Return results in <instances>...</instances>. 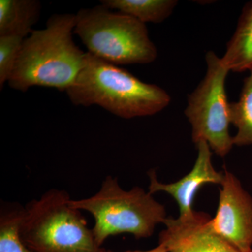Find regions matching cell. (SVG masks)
<instances>
[{
  "label": "cell",
  "mask_w": 252,
  "mask_h": 252,
  "mask_svg": "<svg viewBox=\"0 0 252 252\" xmlns=\"http://www.w3.org/2000/svg\"><path fill=\"white\" fill-rule=\"evenodd\" d=\"M24 207L16 203H1L0 252H32L23 243L19 227Z\"/></svg>",
  "instance_id": "5bb4252c"
},
{
  "label": "cell",
  "mask_w": 252,
  "mask_h": 252,
  "mask_svg": "<svg viewBox=\"0 0 252 252\" xmlns=\"http://www.w3.org/2000/svg\"><path fill=\"white\" fill-rule=\"evenodd\" d=\"M71 199L66 190L51 189L24 207L19 234L32 252L105 251Z\"/></svg>",
  "instance_id": "277c9868"
},
{
  "label": "cell",
  "mask_w": 252,
  "mask_h": 252,
  "mask_svg": "<svg viewBox=\"0 0 252 252\" xmlns=\"http://www.w3.org/2000/svg\"><path fill=\"white\" fill-rule=\"evenodd\" d=\"M104 252H115L110 251V250H108V251H107V250H105V251H104ZM123 252H168V251H167V249L165 248V247L163 246V245H160V244H158V245L157 247H156V248H154L153 249H151V250H135V251H126Z\"/></svg>",
  "instance_id": "2e32d148"
},
{
  "label": "cell",
  "mask_w": 252,
  "mask_h": 252,
  "mask_svg": "<svg viewBox=\"0 0 252 252\" xmlns=\"http://www.w3.org/2000/svg\"><path fill=\"white\" fill-rule=\"evenodd\" d=\"M100 2L144 24L162 23L171 16L178 4L177 0H102Z\"/></svg>",
  "instance_id": "7c38bea8"
},
{
  "label": "cell",
  "mask_w": 252,
  "mask_h": 252,
  "mask_svg": "<svg viewBox=\"0 0 252 252\" xmlns=\"http://www.w3.org/2000/svg\"><path fill=\"white\" fill-rule=\"evenodd\" d=\"M26 38L18 35L0 36V89L8 82Z\"/></svg>",
  "instance_id": "9a60e30c"
},
{
  "label": "cell",
  "mask_w": 252,
  "mask_h": 252,
  "mask_svg": "<svg viewBox=\"0 0 252 252\" xmlns=\"http://www.w3.org/2000/svg\"><path fill=\"white\" fill-rule=\"evenodd\" d=\"M195 145L198 156L193 168L180 180L164 184L158 180L156 171L148 172L149 193L152 195L158 192L169 194L178 205L180 217L190 216L195 211L193 201L199 189L203 186L208 184L220 185L224 178L223 172L217 171L212 164V154L208 144L200 141Z\"/></svg>",
  "instance_id": "9c48e42d"
},
{
  "label": "cell",
  "mask_w": 252,
  "mask_h": 252,
  "mask_svg": "<svg viewBox=\"0 0 252 252\" xmlns=\"http://www.w3.org/2000/svg\"><path fill=\"white\" fill-rule=\"evenodd\" d=\"M207 70L195 90L189 94L185 114L191 125L192 140L205 141L217 155L224 157L233 148L230 103L225 80L230 71L214 51L205 56Z\"/></svg>",
  "instance_id": "8992f818"
},
{
  "label": "cell",
  "mask_w": 252,
  "mask_h": 252,
  "mask_svg": "<svg viewBox=\"0 0 252 252\" xmlns=\"http://www.w3.org/2000/svg\"><path fill=\"white\" fill-rule=\"evenodd\" d=\"M230 114L231 124L237 130L234 145H252V69L244 80L238 100L230 103Z\"/></svg>",
  "instance_id": "4fadbf2b"
},
{
  "label": "cell",
  "mask_w": 252,
  "mask_h": 252,
  "mask_svg": "<svg viewBox=\"0 0 252 252\" xmlns=\"http://www.w3.org/2000/svg\"><path fill=\"white\" fill-rule=\"evenodd\" d=\"M66 93L74 105H98L126 119L155 115L171 101L170 94L160 86L143 82L89 52Z\"/></svg>",
  "instance_id": "7a4b0ae2"
},
{
  "label": "cell",
  "mask_w": 252,
  "mask_h": 252,
  "mask_svg": "<svg viewBox=\"0 0 252 252\" xmlns=\"http://www.w3.org/2000/svg\"><path fill=\"white\" fill-rule=\"evenodd\" d=\"M220 59L230 72H249L252 69V1L242 10L235 32Z\"/></svg>",
  "instance_id": "30bf717a"
},
{
  "label": "cell",
  "mask_w": 252,
  "mask_h": 252,
  "mask_svg": "<svg viewBox=\"0 0 252 252\" xmlns=\"http://www.w3.org/2000/svg\"><path fill=\"white\" fill-rule=\"evenodd\" d=\"M211 219L197 211L187 217L167 218L158 244L168 252H242L213 229Z\"/></svg>",
  "instance_id": "ba28073f"
},
{
  "label": "cell",
  "mask_w": 252,
  "mask_h": 252,
  "mask_svg": "<svg viewBox=\"0 0 252 252\" xmlns=\"http://www.w3.org/2000/svg\"><path fill=\"white\" fill-rule=\"evenodd\" d=\"M40 13L41 3L36 0H0V36L27 38Z\"/></svg>",
  "instance_id": "8fae6325"
},
{
  "label": "cell",
  "mask_w": 252,
  "mask_h": 252,
  "mask_svg": "<svg viewBox=\"0 0 252 252\" xmlns=\"http://www.w3.org/2000/svg\"><path fill=\"white\" fill-rule=\"evenodd\" d=\"M76 14H54L33 31L22 47L8 84L26 93L33 86L66 91L84 65L86 53L73 40Z\"/></svg>",
  "instance_id": "6da1fadb"
},
{
  "label": "cell",
  "mask_w": 252,
  "mask_h": 252,
  "mask_svg": "<svg viewBox=\"0 0 252 252\" xmlns=\"http://www.w3.org/2000/svg\"><path fill=\"white\" fill-rule=\"evenodd\" d=\"M73 208L94 217L92 228L96 243L102 247L109 237L124 233L136 239L152 236L158 225L165 223V207L140 187L126 190L117 177H105L100 189L89 198L69 200Z\"/></svg>",
  "instance_id": "3957f363"
},
{
  "label": "cell",
  "mask_w": 252,
  "mask_h": 252,
  "mask_svg": "<svg viewBox=\"0 0 252 252\" xmlns=\"http://www.w3.org/2000/svg\"><path fill=\"white\" fill-rule=\"evenodd\" d=\"M74 34L88 52L116 65L149 64L157 58L146 24L102 4L78 11Z\"/></svg>",
  "instance_id": "5b68a950"
},
{
  "label": "cell",
  "mask_w": 252,
  "mask_h": 252,
  "mask_svg": "<svg viewBox=\"0 0 252 252\" xmlns=\"http://www.w3.org/2000/svg\"><path fill=\"white\" fill-rule=\"evenodd\" d=\"M213 229L242 252H252V197L238 177L225 170Z\"/></svg>",
  "instance_id": "52a82bcc"
}]
</instances>
